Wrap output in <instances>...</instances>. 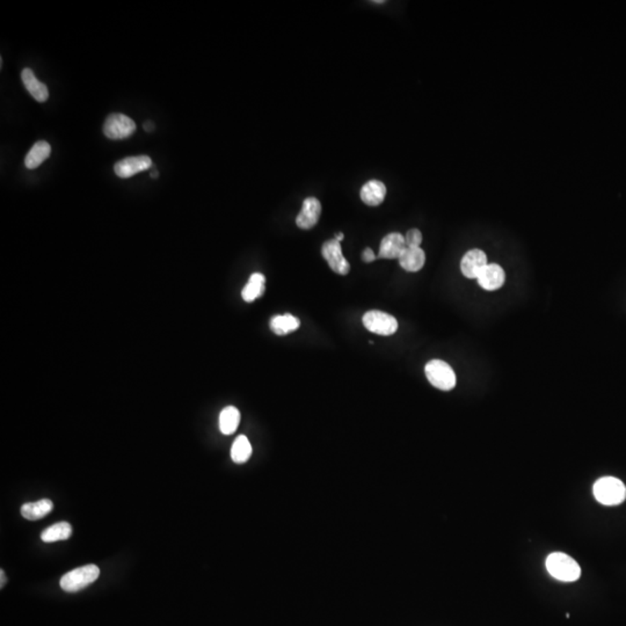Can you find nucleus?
Segmentation results:
<instances>
[{
	"label": "nucleus",
	"mask_w": 626,
	"mask_h": 626,
	"mask_svg": "<svg viewBox=\"0 0 626 626\" xmlns=\"http://www.w3.org/2000/svg\"><path fill=\"white\" fill-rule=\"evenodd\" d=\"M545 565L550 576L562 583H573L581 576L579 564L566 553H551L546 558Z\"/></svg>",
	"instance_id": "1"
},
{
	"label": "nucleus",
	"mask_w": 626,
	"mask_h": 626,
	"mask_svg": "<svg viewBox=\"0 0 626 626\" xmlns=\"http://www.w3.org/2000/svg\"><path fill=\"white\" fill-rule=\"evenodd\" d=\"M596 500L604 506H617L626 499V487L623 482L615 477L599 478L592 486Z\"/></svg>",
	"instance_id": "2"
},
{
	"label": "nucleus",
	"mask_w": 626,
	"mask_h": 626,
	"mask_svg": "<svg viewBox=\"0 0 626 626\" xmlns=\"http://www.w3.org/2000/svg\"><path fill=\"white\" fill-rule=\"evenodd\" d=\"M99 576H100V569L98 566L95 564H88V565L81 566L79 569H74V571L64 574L60 585H61L62 590L65 592H76L92 585L95 580L98 579Z\"/></svg>",
	"instance_id": "3"
},
{
	"label": "nucleus",
	"mask_w": 626,
	"mask_h": 626,
	"mask_svg": "<svg viewBox=\"0 0 626 626\" xmlns=\"http://www.w3.org/2000/svg\"><path fill=\"white\" fill-rule=\"evenodd\" d=\"M424 373L429 383L438 390L450 391L456 387V374L445 361H429L424 367Z\"/></svg>",
	"instance_id": "4"
},
{
	"label": "nucleus",
	"mask_w": 626,
	"mask_h": 626,
	"mask_svg": "<svg viewBox=\"0 0 626 626\" xmlns=\"http://www.w3.org/2000/svg\"><path fill=\"white\" fill-rule=\"evenodd\" d=\"M363 325L371 333L392 335L398 330V321L394 316L383 311L373 310L363 316Z\"/></svg>",
	"instance_id": "5"
},
{
	"label": "nucleus",
	"mask_w": 626,
	"mask_h": 626,
	"mask_svg": "<svg viewBox=\"0 0 626 626\" xmlns=\"http://www.w3.org/2000/svg\"><path fill=\"white\" fill-rule=\"evenodd\" d=\"M136 132V123L127 115L114 113L106 118L104 134L111 139H128Z\"/></svg>",
	"instance_id": "6"
},
{
	"label": "nucleus",
	"mask_w": 626,
	"mask_h": 626,
	"mask_svg": "<svg viewBox=\"0 0 626 626\" xmlns=\"http://www.w3.org/2000/svg\"><path fill=\"white\" fill-rule=\"evenodd\" d=\"M321 254L334 273L339 275H347L349 273L350 265L342 254L339 242L335 239L327 240L321 247Z\"/></svg>",
	"instance_id": "7"
},
{
	"label": "nucleus",
	"mask_w": 626,
	"mask_h": 626,
	"mask_svg": "<svg viewBox=\"0 0 626 626\" xmlns=\"http://www.w3.org/2000/svg\"><path fill=\"white\" fill-rule=\"evenodd\" d=\"M152 166V160L148 155L128 157L122 159L114 165L115 174L122 179L132 178V175L144 172Z\"/></svg>",
	"instance_id": "8"
},
{
	"label": "nucleus",
	"mask_w": 626,
	"mask_h": 626,
	"mask_svg": "<svg viewBox=\"0 0 626 626\" xmlns=\"http://www.w3.org/2000/svg\"><path fill=\"white\" fill-rule=\"evenodd\" d=\"M487 265V256L484 251L478 249H471L461 259V273L468 279H477Z\"/></svg>",
	"instance_id": "9"
},
{
	"label": "nucleus",
	"mask_w": 626,
	"mask_h": 626,
	"mask_svg": "<svg viewBox=\"0 0 626 626\" xmlns=\"http://www.w3.org/2000/svg\"><path fill=\"white\" fill-rule=\"evenodd\" d=\"M479 286L487 291H494L505 284L506 274L501 266L496 263H488L487 266L479 274Z\"/></svg>",
	"instance_id": "10"
},
{
	"label": "nucleus",
	"mask_w": 626,
	"mask_h": 626,
	"mask_svg": "<svg viewBox=\"0 0 626 626\" xmlns=\"http://www.w3.org/2000/svg\"><path fill=\"white\" fill-rule=\"evenodd\" d=\"M321 204L316 197H307L303 202L302 210L297 216L296 224L300 229H312L319 221Z\"/></svg>",
	"instance_id": "11"
},
{
	"label": "nucleus",
	"mask_w": 626,
	"mask_h": 626,
	"mask_svg": "<svg viewBox=\"0 0 626 626\" xmlns=\"http://www.w3.org/2000/svg\"><path fill=\"white\" fill-rule=\"evenodd\" d=\"M406 249L405 237L401 233L394 232L384 237L377 258L381 259H399L401 253Z\"/></svg>",
	"instance_id": "12"
},
{
	"label": "nucleus",
	"mask_w": 626,
	"mask_h": 626,
	"mask_svg": "<svg viewBox=\"0 0 626 626\" xmlns=\"http://www.w3.org/2000/svg\"><path fill=\"white\" fill-rule=\"evenodd\" d=\"M360 196L367 206H380L387 196V187L380 180H370L361 189Z\"/></svg>",
	"instance_id": "13"
},
{
	"label": "nucleus",
	"mask_w": 626,
	"mask_h": 626,
	"mask_svg": "<svg viewBox=\"0 0 626 626\" xmlns=\"http://www.w3.org/2000/svg\"><path fill=\"white\" fill-rule=\"evenodd\" d=\"M398 260L403 270L410 273H415L422 270V267L424 266L426 254L424 249L420 247H406Z\"/></svg>",
	"instance_id": "14"
},
{
	"label": "nucleus",
	"mask_w": 626,
	"mask_h": 626,
	"mask_svg": "<svg viewBox=\"0 0 626 626\" xmlns=\"http://www.w3.org/2000/svg\"><path fill=\"white\" fill-rule=\"evenodd\" d=\"M21 79L25 86L27 88V91L31 93L32 97L39 102H47L49 98V91H48L47 85L41 83L36 77L34 72L31 69H24L21 72Z\"/></svg>",
	"instance_id": "15"
},
{
	"label": "nucleus",
	"mask_w": 626,
	"mask_h": 626,
	"mask_svg": "<svg viewBox=\"0 0 626 626\" xmlns=\"http://www.w3.org/2000/svg\"><path fill=\"white\" fill-rule=\"evenodd\" d=\"M54 508V503L49 499H42L37 502L25 503L21 507V515L28 521H37L43 519Z\"/></svg>",
	"instance_id": "16"
},
{
	"label": "nucleus",
	"mask_w": 626,
	"mask_h": 626,
	"mask_svg": "<svg viewBox=\"0 0 626 626\" xmlns=\"http://www.w3.org/2000/svg\"><path fill=\"white\" fill-rule=\"evenodd\" d=\"M50 153L51 146L48 141H36L34 146L31 148V151L28 152V155H26L25 165L29 169H36L50 157Z\"/></svg>",
	"instance_id": "17"
},
{
	"label": "nucleus",
	"mask_w": 626,
	"mask_h": 626,
	"mask_svg": "<svg viewBox=\"0 0 626 626\" xmlns=\"http://www.w3.org/2000/svg\"><path fill=\"white\" fill-rule=\"evenodd\" d=\"M266 289V277L263 274L254 273L249 277V282L244 286L242 297L247 303L263 296Z\"/></svg>",
	"instance_id": "18"
},
{
	"label": "nucleus",
	"mask_w": 626,
	"mask_h": 626,
	"mask_svg": "<svg viewBox=\"0 0 626 626\" xmlns=\"http://www.w3.org/2000/svg\"><path fill=\"white\" fill-rule=\"evenodd\" d=\"M300 326V319L289 313L274 317L273 319L270 320V330L277 335H286V334L291 333Z\"/></svg>",
	"instance_id": "19"
},
{
	"label": "nucleus",
	"mask_w": 626,
	"mask_h": 626,
	"mask_svg": "<svg viewBox=\"0 0 626 626\" xmlns=\"http://www.w3.org/2000/svg\"><path fill=\"white\" fill-rule=\"evenodd\" d=\"M240 412L233 406L224 408L219 415V429L224 435H232L239 427Z\"/></svg>",
	"instance_id": "20"
},
{
	"label": "nucleus",
	"mask_w": 626,
	"mask_h": 626,
	"mask_svg": "<svg viewBox=\"0 0 626 626\" xmlns=\"http://www.w3.org/2000/svg\"><path fill=\"white\" fill-rule=\"evenodd\" d=\"M72 535V527L68 522H60L51 525L41 534V539L46 543L58 542V541H67Z\"/></svg>",
	"instance_id": "21"
},
{
	"label": "nucleus",
	"mask_w": 626,
	"mask_h": 626,
	"mask_svg": "<svg viewBox=\"0 0 626 626\" xmlns=\"http://www.w3.org/2000/svg\"><path fill=\"white\" fill-rule=\"evenodd\" d=\"M252 454V445L249 443V438L240 435L233 442L232 448H231V458L237 464H243L245 461H249V457Z\"/></svg>",
	"instance_id": "22"
},
{
	"label": "nucleus",
	"mask_w": 626,
	"mask_h": 626,
	"mask_svg": "<svg viewBox=\"0 0 626 626\" xmlns=\"http://www.w3.org/2000/svg\"><path fill=\"white\" fill-rule=\"evenodd\" d=\"M406 247H420L422 243V233L417 229H411L405 236Z\"/></svg>",
	"instance_id": "23"
},
{
	"label": "nucleus",
	"mask_w": 626,
	"mask_h": 626,
	"mask_svg": "<svg viewBox=\"0 0 626 626\" xmlns=\"http://www.w3.org/2000/svg\"><path fill=\"white\" fill-rule=\"evenodd\" d=\"M362 259H363L364 263H373L375 260L377 259V256L375 254L374 251L373 249H364L363 254H362Z\"/></svg>",
	"instance_id": "24"
},
{
	"label": "nucleus",
	"mask_w": 626,
	"mask_h": 626,
	"mask_svg": "<svg viewBox=\"0 0 626 626\" xmlns=\"http://www.w3.org/2000/svg\"><path fill=\"white\" fill-rule=\"evenodd\" d=\"M0 576H1V583H1V585H0V587L3 588L4 585H5V583H6V578H5V573H4L3 569L0 571Z\"/></svg>",
	"instance_id": "25"
},
{
	"label": "nucleus",
	"mask_w": 626,
	"mask_h": 626,
	"mask_svg": "<svg viewBox=\"0 0 626 626\" xmlns=\"http://www.w3.org/2000/svg\"><path fill=\"white\" fill-rule=\"evenodd\" d=\"M144 128L145 130H146V132H152V130H153V127H152L151 122H146V123H145Z\"/></svg>",
	"instance_id": "26"
},
{
	"label": "nucleus",
	"mask_w": 626,
	"mask_h": 626,
	"mask_svg": "<svg viewBox=\"0 0 626 626\" xmlns=\"http://www.w3.org/2000/svg\"><path fill=\"white\" fill-rule=\"evenodd\" d=\"M334 239L337 240V242H339V243H340L341 240L344 239V233H342V232L337 233V236H335V238H334Z\"/></svg>",
	"instance_id": "27"
},
{
	"label": "nucleus",
	"mask_w": 626,
	"mask_h": 626,
	"mask_svg": "<svg viewBox=\"0 0 626 626\" xmlns=\"http://www.w3.org/2000/svg\"><path fill=\"white\" fill-rule=\"evenodd\" d=\"M151 176H152V178H157V176H158V173H157V172H152V173H151Z\"/></svg>",
	"instance_id": "28"
}]
</instances>
